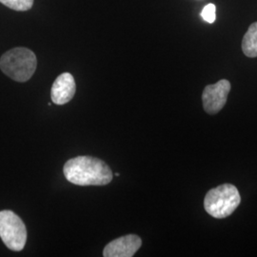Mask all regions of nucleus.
I'll use <instances>...</instances> for the list:
<instances>
[{
    "label": "nucleus",
    "instance_id": "nucleus-4",
    "mask_svg": "<svg viewBox=\"0 0 257 257\" xmlns=\"http://www.w3.org/2000/svg\"><path fill=\"white\" fill-rule=\"evenodd\" d=\"M0 238L11 250L20 251L25 247L27 241L26 226L14 211H0Z\"/></svg>",
    "mask_w": 257,
    "mask_h": 257
},
{
    "label": "nucleus",
    "instance_id": "nucleus-10",
    "mask_svg": "<svg viewBox=\"0 0 257 257\" xmlns=\"http://www.w3.org/2000/svg\"><path fill=\"white\" fill-rule=\"evenodd\" d=\"M215 12H216V7H215V5L214 4H208V5H206L205 7H204V9L202 10V12H201V17H202V19L206 21V22H208V23H213L214 21H215V19H216V14H215Z\"/></svg>",
    "mask_w": 257,
    "mask_h": 257
},
{
    "label": "nucleus",
    "instance_id": "nucleus-8",
    "mask_svg": "<svg viewBox=\"0 0 257 257\" xmlns=\"http://www.w3.org/2000/svg\"><path fill=\"white\" fill-rule=\"evenodd\" d=\"M242 51L250 58L257 57V22L252 23L242 40Z\"/></svg>",
    "mask_w": 257,
    "mask_h": 257
},
{
    "label": "nucleus",
    "instance_id": "nucleus-6",
    "mask_svg": "<svg viewBox=\"0 0 257 257\" xmlns=\"http://www.w3.org/2000/svg\"><path fill=\"white\" fill-rule=\"evenodd\" d=\"M142 245V240L136 234H128L112 240L103 250L105 257H132Z\"/></svg>",
    "mask_w": 257,
    "mask_h": 257
},
{
    "label": "nucleus",
    "instance_id": "nucleus-2",
    "mask_svg": "<svg viewBox=\"0 0 257 257\" xmlns=\"http://www.w3.org/2000/svg\"><path fill=\"white\" fill-rule=\"evenodd\" d=\"M37 56L27 48L19 47L6 52L0 58L1 71L15 81L26 82L37 70Z\"/></svg>",
    "mask_w": 257,
    "mask_h": 257
},
{
    "label": "nucleus",
    "instance_id": "nucleus-7",
    "mask_svg": "<svg viewBox=\"0 0 257 257\" xmlns=\"http://www.w3.org/2000/svg\"><path fill=\"white\" fill-rule=\"evenodd\" d=\"M76 90L74 76L69 73L56 77L51 90L52 101L57 105H64L71 101Z\"/></svg>",
    "mask_w": 257,
    "mask_h": 257
},
{
    "label": "nucleus",
    "instance_id": "nucleus-1",
    "mask_svg": "<svg viewBox=\"0 0 257 257\" xmlns=\"http://www.w3.org/2000/svg\"><path fill=\"white\" fill-rule=\"evenodd\" d=\"M63 173L69 182L78 186H105L112 180L110 167L92 156H76L68 160Z\"/></svg>",
    "mask_w": 257,
    "mask_h": 257
},
{
    "label": "nucleus",
    "instance_id": "nucleus-3",
    "mask_svg": "<svg viewBox=\"0 0 257 257\" xmlns=\"http://www.w3.org/2000/svg\"><path fill=\"white\" fill-rule=\"evenodd\" d=\"M240 203L241 196L237 188L231 184H223L206 194L204 208L212 217L222 219L231 215Z\"/></svg>",
    "mask_w": 257,
    "mask_h": 257
},
{
    "label": "nucleus",
    "instance_id": "nucleus-9",
    "mask_svg": "<svg viewBox=\"0 0 257 257\" xmlns=\"http://www.w3.org/2000/svg\"><path fill=\"white\" fill-rule=\"evenodd\" d=\"M0 3L8 8L19 12L29 11L34 5V0H0Z\"/></svg>",
    "mask_w": 257,
    "mask_h": 257
},
{
    "label": "nucleus",
    "instance_id": "nucleus-11",
    "mask_svg": "<svg viewBox=\"0 0 257 257\" xmlns=\"http://www.w3.org/2000/svg\"><path fill=\"white\" fill-rule=\"evenodd\" d=\"M115 175H116V176H119L120 174H118V173H116V174H115Z\"/></svg>",
    "mask_w": 257,
    "mask_h": 257
},
{
    "label": "nucleus",
    "instance_id": "nucleus-5",
    "mask_svg": "<svg viewBox=\"0 0 257 257\" xmlns=\"http://www.w3.org/2000/svg\"><path fill=\"white\" fill-rule=\"evenodd\" d=\"M230 91V83L227 79H222L215 84L208 85L202 93L204 110L209 114L219 112L227 103L228 94Z\"/></svg>",
    "mask_w": 257,
    "mask_h": 257
}]
</instances>
